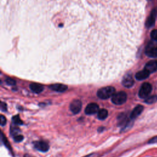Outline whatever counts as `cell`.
<instances>
[{"label":"cell","instance_id":"6da1fadb","mask_svg":"<svg viewBox=\"0 0 157 157\" xmlns=\"http://www.w3.org/2000/svg\"><path fill=\"white\" fill-rule=\"evenodd\" d=\"M115 93V89L113 87H106L100 88L97 92V96L102 100H106L112 97Z\"/></svg>","mask_w":157,"mask_h":157},{"label":"cell","instance_id":"7a4b0ae2","mask_svg":"<svg viewBox=\"0 0 157 157\" xmlns=\"http://www.w3.org/2000/svg\"><path fill=\"white\" fill-rule=\"evenodd\" d=\"M127 100V93L124 91H120L115 93L112 97V101L116 105H121L126 102Z\"/></svg>","mask_w":157,"mask_h":157},{"label":"cell","instance_id":"3957f363","mask_svg":"<svg viewBox=\"0 0 157 157\" xmlns=\"http://www.w3.org/2000/svg\"><path fill=\"white\" fill-rule=\"evenodd\" d=\"M152 90V85L149 83H144L141 86L139 91V97L140 98H146L149 97Z\"/></svg>","mask_w":157,"mask_h":157},{"label":"cell","instance_id":"277c9868","mask_svg":"<svg viewBox=\"0 0 157 157\" xmlns=\"http://www.w3.org/2000/svg\"><path fill=\"white\" fill-rule=\"evenodd\" d=\"M82 104L80 100H75L71 102L69 108L73 114H77L78 112H80L81 110L82 109Z\"/></svg>","mask_w":157,"mask_h":157},{"label":"cell","instance_id":"5b68a950","mask_svg":"<svg viewBox=\"0 0 157 157\" xmlns=\"http://www.w3.org/2000/svg\"><path fill=\"white\" fill-rule=\"evenodd\" d=\"M156 16H157V8H155L152 11L149 17L147 19L146 23V26L147 28H149L154 25Z\"/></svg>","mask_w":157,"mask_h":157},{"label":"cell","instance_id":"8992f818","mask_svg":"<svg viewBox=\"0 0 157 157\" xmlns=\"http://www.w3.org/2000/svg\"><path fill=\"white\" fill-rule=\"evenodd\" d=\"M99 111V106L97 103H90L87 105L85 109V114L87 115H92L98 112Z\"/></svg>","mask_w":157,"mask_h":157},{"label":"cell","instance_id":"52a82bcc","mask_svg":"<svg viewBox=\"0 0 157 157\" xmlns=\"http://www.w3.org/2000/svg\"><path fill=\"white\" fill-rule=\"evenodd\" d=\"M134 79L130 74H127L125 75L122 80L123 85L126 88H130L134 85Z\"/></svg>","mask_w":157,"mask_h":157},{"label":"cell","instance_id":"ba28073f","mask_svg":"<svg viewBox=\"0 0 157 157\" xmlns=\"http://www.w3.org/2000/svg\"><path fill=\"white\" fill-rule=\"evenodd\" d=\"M34 146L35 147L42 152H48L49 149V146L48 144V143H47L46 142H44V141H36L34 143Z\"/></svg>","mask_w":157,"mask_h":157},{"label":"cell","instance_id":"9c48e42d","mask_svg":"<svg viewBox=\"0 0 157 157\" xmlns=\"http://www.w3.org/2000/svg\"><path fill=\"white\" fill-rule=\"evenodd\" d=\"M146 54L151 58H157V47L149 45L146 50Z\"/></svg>","mask_w":157,"mask_h":157},{"label":"cell","instance_id":"30bf717a","mask_svg":"<svg viewBox=\"0 0 157 157\" xmlns=\"http://www.w3.org/2000/svg\"><path fill=\"white\" fill-rule=\"evenodd\" d=\"M144 110V107L141 105L137 106L131 112L130 114V119L131 120H134L136 119L141 113L143 112Z\"/></svg>","mask_w":157,"mask_h":157},{"label":"cell","instance_id":"8fae6325","mask_svg":"<svg viewBox=\"0 0 157 157\" xmlns=\"http://www.w3.org/2000/svg\"><path fill=\"white\" fill-rule=\"evenodd\" d=\"M144 69L149 71L150 73L155 72L157 70V61L155 60L149 61L146 65Z\"/></svg>","mask_w":157,"mask_h":157},{"label":"cell","instance_id":"7c38bea8","mask_svg":"<svg viewBox=\"0 0 157 157\" xmlns=\"http://www.w3.org/2000/svg\"><path fill=\"white\" fill-rule=\"evenodd\" d=\"M49 88L57 92H64L68 89V87L65 85L61 84H56L51 85L49 86Z\"/></svg>","mask_w":157,"mask_h":157},{"label":"cell","instance_id":"4fadbf2b","mask_svg":"<svg viewBox=\"0 0 157 157\" xmlns=\"http://www.w3.org/2000/svg\"><path fill=\"white\" fill-rule=\"evenodd\" d=\"M150 72L149 71H147L146 69H144L143 71H139L138 72L136 73V78L138 81H143L147 78L149 75H150Z\"/></svg>","mask_w":157,"mask_h":157},{"label":"cell","instance_id":"5bb4252c","mask_svg":"<svg viewBox=\"0 0 157 157\" xmlns=\"http://www.w3.org/2000/svg\"><path fill=\"white\" fill-rule=\"evenodd\" d=\"M29 88L31 91H33L35 93H41L44 90V87L37 83H32L29 85Z\"/></svg>","mask_w":157,"mask_h":157},{"label":"cell","instance_id":"9a60e30c","mask_svg":"<svg viewBox=\"0 0 157 157\" xmlns=\"http://www.w3.org/2000/svg\"><path fill=\"white\" fill-rule=\"evenodd\" d=\"M108 116V112L106 109H102L98 111V118L100 120H103L104 119H106Z\"/></svg>","mask_w":157,"mask_h":157},{"label":"cell","instance_id":"2e32d148","mask_svg":"<svg viewBox=\"0 0 157 157\" xmlns=\"http://www.w3.org/2000/svg\"><path fill=\"white\" fill-rule=\"evenodd\" d=\"M157 101V96L156 95H152L150 97H148L145 100V103L149 104H153Z\"/></svg>","mask_w":157,"mask_h":157},{"label":"cell","instance_id":"e0dca14e","mask_svg":"<svg viewBox=\"0 0 157 157\" xmlns=\"http://www.w3.org/2000/svg\"><path fill=\"white\" fill-rule=\"evenodd\" d=\"M1 137H2V141L3 142L5 146H6V147L8 149H9V150L12 151V148H11V144H9V143L8 142V140L7 138L6 137V136L4 135V134H3L2 132V136H1Z\"/></svg>","mask_w":157,"mask_h":157},{"label":"cell","instance_id":"ac0fdd59","mask_svg":"<svg viewBox=\"0 0 157 157\" xmlns=\"http://www.w3.org/2000/svg\"><path fill=\"white\" fill-rule=\"evenodd\" d=\"M12 120L13 122L15 124V125H21L23 124V122L21 120L20 117L19 115H16L14 116L12 118Z\"/></svg>","mask_w":157,"mask_h":157},{"label":"cell","instance_id":"d6986e66","mask_svg":"<svg viewBox=\"0 0 157 157\" xmlns=\"http://www.w3.org/2000/svg\"><path fill=\"white\" fill-rule=\"evenodd\" d=\"M150 36L152 39L157 41V29H153L150 33Z\"/></svg>","mask_w":157,"mask_h":157},{"label":"cell","instance_id":"ffe728a7","mask_svg":"<svg viewBox=\"0 0 157 157\" xmlns=\"http://www.w3.org/2000/svg\"><path fill=\"white\" fill-rule=\"evenodd\" d=\"M14 139L16 143H20V142H21V141L23 140V136L22 135H16V136H15Z\"/></svg>","mask_w":157,"mask_h":157},{"label":"cell","instance_id":"44dd1931","mask_svg":"<svg viewBox=\"0 0 157 157\" xmlns=\"http://www.w3.org/2000/svg\"><path fill=\"white\" fill-rule=\"evenodd\" d=\"M6 82L7 84H8L9 85H15V84H16V82H15V81L14 80L12 79V78H6Z\"/></svg>","mask_w":157,"mask_h":157},{"label":"cell","instance_id":"7402d4cb","mask_svg":"<svg viewBox=\"0 0 157 157\" xmlns=\"http://www.w3.org/2000/svg\"><path fill=\"white\" fill-rule=\"evenodd\" d=\"M1 125L2 126H5V125H6V119L5 118V117L4 116V115H1Z\"/></svg>","mask_w":157,"mask_h":157},{"label":"cell","instance_id":"603a6c76","mask_svg":"<svg viewBox=\"0 0 157 157\" xmlns=\"http://www.w3.org/2000/svg\"><path fill=\"white\" fill-rule=\"evenodd\" d=\"M1 109L3 112H6L7 111V105L5 103L2 102L1 103Z\"/></svg>","mask_w":157,"mask_h":157},{"label":"cell","instance_id":"cb8c5ba5","mask_svg":"<svg viewBox=\"0 0 157 157\" xmlns=\"http://www.w3.org/2000/svg\"><path fill=\"white\" fill-rule=\"evenodd\" d=\"M149 144H153V143H157V136L153 137V138L150 139L149 141Z\"/></svg>","mask_w":157,"mask_h":157},{"label":"cell","instance_id":"d4e9b609","mask_svg":"<svg viewBox=\"0 0 157 157\" xmlns=\"http://www.w3.org/2000/svg\"><path fill=\"white\" fill-rule=\"evenodd\" d=\"M84 157H99V154L98 153H91L90 155H88Z\"/></svg>","mask_w":157,"mask_h":157},{"label":"cell","instance_id":"484cf974","mask_svg":"<svg viewBox=\"0 0 157 157\" xmlns=\"http://www.w3.org/2000/svg\"><path fill=\"white\" fill-rule=\"evenodd\" d=\"M24 157H32V156H31L30 155H25L24 156Z\"/></svg>","mask_w":157,"mask_h":157}]
</instances>
